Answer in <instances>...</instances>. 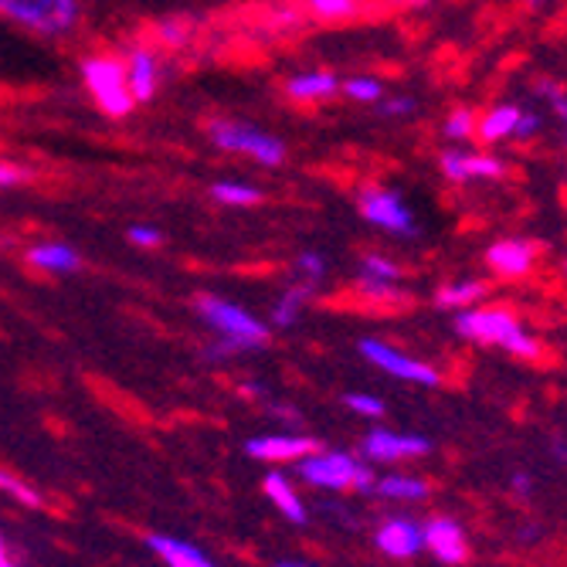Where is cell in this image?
<instances>
[{"instance_id":"5bb4252c","label":"cell","mask_w":567,"mask_h":567,"mask_svg":"<svg viewBox=\"0 0 567 567\" xmlns=\"http://www.w3.org/2000/svg\"><path fill=\"white\" fill-rule=\"evenodd\" d=\"M534 255H537V251H534V245H530V241H520V238H503V241L489 245L486 262H489V269H493V272H499V276H506V279H520V276H527V272H530Z\"/></svg>"},{"instance_id":"9c48e42d","label":"cell","mask_w":567,"mask_h":567,"mask_svg":"<svg viewBox=\"0 0 567 567\" xmlns=\"http://www.w3.org/2000/svg\"><path fill=\"white\" fill-rule=\"evenodd\" d=\"M123 65H126V82H130V92L136 102H150L161 92L164 65H161V55L153 48H146V44L130 48L123 55Z\"/></svg>"},{"instance_id":"681fc988","label":"cell","mask_w":567,"mask_h":567,"mask_svg":"<svg viewBox=\"0 0 567 567\" xmlns=\"http://www.w3.org/2000/svg\"><path fill=\"white\" fill-rule=\"evenodd\" d=\"M564 276H567V262H564Z\"/></svg>"},{"instance_id":"52a82bcc","label":"cell","mask_w":567,"mask_h":567,"mask_svg":"<svg viewBox=\"0 0 567 567\" xmlns=\"http://www.w3.org/2000/svg\"><path fill=\"white\" fill-rule=\"evenodd\" d=\"M360 357L371 360L374 368H381L384 374L398 378V381H411V384H422V388H439V371L429 368L425 360H415V357H408L401 350H394L391 343L384 340H360L357 343Z\"/></svg>"},{"instance_id":"74e56055","label":"cell","mask_w":567,"mask_h":567,"mask_svg":"<svg viewBox=\"0 0 567 567\" xmlns=\"http://www.w3.org/2000/svg\"><path fill=\"white\" fill-rule=\"evenodd\" d=\"M231 357H238V347L221 340V337H215V343L204 347V360H212V364H225V360H231Z\"/></svg>"},{"instance_id":"f35d334b","label":"cell","mask_w":567,"mask_h":567,"mask_svg":"<svg viewBox=\"0 0 567 567\" xmlns=\"http://www.w3.org/2000/svg\"><path fill=\"white\" fill-rule=\"evenodd\" d=\"M540 92L547 95V102H550V110L557 113V120L567 126V92H560L554 82H540Z\"/></svg>"},{"instance_id":"836d02e7","label":"cell","mask_w":567,"mask_h":567,"mask_svg":"<svg viewBox=\"0 0 567 567\" xmlns=\"http://www.w3.org/2000/svg\"><path fill=\"white\" fill-rule=\"evenodd\" d=\"M439 164H442V174L449 181H455V184L466 181V153H462V150H445L439 157Z\"/></svg>"},{"instance_id":"6da1fadb","label":"cell","mask_w":567,"mask_h":567,"mask_svg":"<svg viewBox=\"0 0 567 567\" xmlns=\"http://www.w3.org/2000/svg\"><path fill=\"white\" fill-rule=\"evenodd\" d=\"M0 18L34 38L65 41L82 24V0H0Z\"/></svg>"},{"instance_id":"d6986e66","label":"cell","mask_w":567,"mask_h":567,"mask_svg":"<svg viewBox=\"0 0 567 567\" xmlns=\"http://www.w3.org/2000/svg\"><path fill=\"white\" fill-rule=\"evenodd\" d=\"M337 89H340V79L333 72H302L286 82V92L296 102H320V99H330Z\"/></svg>"},{"instance_id":"7402d4cb","label":"cell","mask_w":567,"mask_h":567,"mask_svg":"<svg viewBox=\"0 0 567 567\" xmlns=\"http://www.w3.org/2000/svg\"><path fill=\"white\" fill-rule=\"evenodd\" d=\"M520 113H524V110H517V106H499V110L486 113V116L476 123V136H480L483 143H499V140L513 136V126H517Z\"/></svg>"},{"instance_id":"f6af8a7d","label":"cell","mask_w":567,"mask_h":567,"mask_svg":"<svg viewBox=\"0 0 567 567\" xmlns=\"http://www.w3.org/2000/svg\"><path fill=\"white\" fill-rule=\"evenodd\" d=\"M537 537H540V530H537V527H527V530H520V540H524V544H534Z\"/></svg>"},{"instance_id":"4fadbf2b","label":"cell","mask_w":567,"mask_h":567,"mask_svg":"<svg viewBox=\"0 0 567 567\" xmlns=\"http://www.w3.org/2000/svg\"><path fill=\"white\" fill-rule=\"evenodd\" d=\"M422 530H425V550H432L435 560H442V564H462V560L470 557V550H466V534H462V527H458L455 520L435 517V520H429Z\"/></svg>"},{"instance_id":"f546056e","label":"cell","mask_w":567,"mask_h":567,"mask_svg":"<svg viewBox=\"0 0 567 567\" xmlns=\"http://www.w3.org/2000/svg\"><path fill=\"white\" fill-rule=\"evenodd\" d=\"M496 177H503V164L496 157L466 153V181H496Z\"/></svg>"},{"instance_id":"1f68e13d","label":"cell","mask_w":567,"mask_h":567,"mask_svg":"<svg viewBox=\"0 0 567 567\" xmlns=\"http://www.w3.org/2000/svg\"><path fill=\"white\" fill-rule=\"evenodd\" d=\"M343 404L353 411V415H360V419H381L384 415V401L381 398H374V394H347L343 398Z\"/></svg>"},{"instance_id":"603a6c76","label":"cell","mask_w":567,"mask_h":567,"mask_svg":"<svg viewBox=\"0 0 567 567\" xmlns=\"http://www.w3.org/2000/svg\"><path fill=\"white\" fill-rule=\"evenodd\" d=\"M212 200L225 204V208H251V204L262 200V190L245 181H218L212 187Z\"/></svg>"},{"instance_id":"bcb514c9","label":"cell","mask_w":567,"mask_h":567,"mask_svg":"<svg viewBox=\"0 0 567 567\" xmlns=\"http://www.w3.org/2000/svg\"><path fill=\"white\" fill-rule=\"evenodd\" d=\"M11 564V554H8V544H4V537H0V567H8Z\"/></svg>"},{"instance_id":"f1b7e54d","label":"cell","mask_w":567,"mask_h":567,"mask_svg":"<svg viewBox=\"0 0 567 567\" xmlns=\"http://www.w3.org/2000/svg\"><path fill=\"white\" fill-rule=\"evenodd\" d=\"M442 133H445L449 140H455V143H466V140L476 133V116H473V110H455V113L445 120Z\"/></svg>"},{"instance_id":"44dd1931","label":"cell","mask_w":567,"mask_h":567,"mask_svg":"<svg viewBox=\"0 0 567 567\" xmlns=\"http://www.w3.org/2000/svg\"><path fill=\"white\" fill-rule=\"evenodd\" d=\"M374 493H378V496H384V499L419 503V499H425V496H429V483H425V480H419V476H398V473H391V476H381V480H378Z\"/></svg>"},{"instance_id":"ab89813d","label":"cell","mask_w":567,"mask_h":567,"mask_svg":"<svg viewBox=\"0 0 567 567\" xmlns=\"http://www.w3.org/2000/svg\"><path fill=\"white\" fill-rule=\"evenodd\" d=\"M374 486H378L374 470H371V466H364V462H360L357 480H353V489H357V493H364V496H371V493H374Z\"/></svg>"},{"instance_id":"60d3db41","label":"cell","mask_w":567,"mask_h":567,"mask_svg":"<svg viewBox=\"0 0 567 567\" xmlns=\"http://www.w3.org/2000/svg\"><path fill=\"white\" fill-rule=\"evenodd\" d=\"M537 130H540V120L534 113H520L517 126H513V136H517V140H530V136H537Z\"/></svg>"},{"instance_id":"8992f818","label":"cell","mask_w":567,"mask_h":567,"mask_svg":"<svg viewBox=\"0 0 567 567\" xmlns=\"http://www.w3.org/2000/svg\"><path fill=\"white\" fill-rule=\"evenodd\" d=\"M299 480L317 486V489H353L360 462L347 452H320L313 449L309 455L296 458Z\"/></svg>"},{"instance_id":"ffe728a7","label":"cell","mask_w":567,"mask_h":567,"mask_svg":"<svg viewBox=\"0 0 567 567\" xmlns=\"http://www.w3.org/2000/svg\"><path fill=\"white\" fill-rule=\"evenodd\" d=\"M486 292H489V286L480 282V279L449 282V286H442L435 292V306H442V309H466V306H476Z\"/></svg>"},{"instance_id":"4dcf8cb0","label":"cell","mask_w":567,"mask_h":567,"mask_svg":"<svg viewBox=\"0 0 567 567\" xmlns=\"http://www.w3.org/2000/svg\"><path fill=\"white\" fill-rule=\"evenodd\" d=\"M343 92L353 99V102H381L384 99V89L378 79H368V75H357L350 82H343Z\"/></svg>"},{"instance_id":"c3c4849f","label":"cell","mask_w":567,"mask_h":567,"mask_svg":"<svg viewBox=\"0 0 567 567\" xmlns=\"http://www.w3.org/2000/svg\"><path fill=\"white\" fill-rule=\"evenodd\" d=\"M527 4H530V8H534V4H540V0H527Z\"/></svg>"},{"instance_id":"e575fe53","label":"cell","mask_w":567,"mask_h":567,"mask_svg":"<svg viewBox=\"0 0 567 567\" xmlns=\"http://www.w3.org/2000/svg\"><path fill=\"white\" fill-rule=\"evenodd\" d=\"M126 238L136 245V248H161L164 245V231L161 228H153V225H133L126 231Z\"/></svg>"},{"instance_id":"cb8c5ba5","label":"cell","mask_w":567,"mask_h":567,"mask_svg":"<svg viewBox=\"0 0 567 567\" xmlns=\"http://www.w3.org/2000/svg\"><path fill=\"white\" fill-rule=\"evenodd\" d=\"M357 292L371 299V302H404L408 292L398 289V282H388V279H368V276H360L357 279Z\"/></svg>"},{"instance_id":"30bf717a","label":"cell","mask_w":567,"mask_h":567,"mask_svg":"<svg viewBox=\"0 0 567 567\" xmlns=\"http://www.w3.org/2000/svg\"><path fill=\"white\" fill-rule=\"evenodd\" d=\"M432 442L422 435H401V432H388V429H374L364 439V455L371 462H401V458H422L429 455Z\"/></svg>"},{"instance_id":"d6a6232c","label":"cell","mask_w":567,"mask_h":567,"mask_svg":"<svg viewBox=\"0 0 567 567\" xmlns=\"http://www.w3.org/2000/svg\"><path fill=\"white\" fill-rule=\"evenodd\" d=\"M296 272H299L306 282H320V279L327 276V259H323L320 251H299Z\"/></svg>"},{"instance_id":"83f0119b","label":"cell","mask_w":567,"mask_h":567,"mask_svg":"<svg viewBox=\"0 0 567 567\" xmlns=\"http://www.w3.org/2000/svg\"><path fill=\"white\" fill-rule=\"evenodd\" d=\"M0 493H8V496H14L18 503H28V506H41V503H44L41 493H38L34 486H28L24 480H18V476L8 473V470H0Z\"/></svg>"},{"instance_id":"e0dca14e","label":"cell","mask_w":567,"mask_h":567,"mask_svg":"<svg viewBox=\"0 0 567 567\" xmlns=\"http://www.w3.org/2000/svg\"><path fill=\"white\" fill-rule=\"evenodd\" d=\"M313 292H317V282H306V279L296 282V286H289L279 296V302L272 306V327L276 330H292L299 323V317H302L306 302L313 299Z\"/></svg>"},{"instance_id":"b9f144b4","label":"cell","mask_w":567,"mask_h":567,"mask_svg":"<svg viewBox=\"0 0 567 567\" xmlns=\"http://www.w3.org/2000/svg\"><path fill=\"white\" fill-rule=\"evenodd\" d=\"M513 493L530 496V493H534V480H530L527 473H517V476H513Z\"/></svg>"},{"instance_id":"3957f363","label":"cell","mask_w":567,"mask_h":567,"mask_svg":"<svg viewBox=\"0 0 567 567\" xmlns=\"http://www.w3.org/2000/svg\"><path fill=\"white\" fill-rule=\"evenodd\" d=\"M194 309H197V317L212 327V333L235 343L238 353L262 350L269 343V337H272V330L259 317L248 313L245 306H238V302H231L225 296H197Z\"/></svg>"},{"instance_id":"484cf974","label":"cell","mask_w":567,"mask_h":567,"mask_svg":"<svg viewBox=\"0 0 567 567\" xmlns=\"http://www.w3.org/2000/svg\"><path fill=\"white\" fill-rule=\"evenodd\" d=\"M190 38H194V28L184 18H167L157 24V41L164 48H184V44H190Z\"/></svg>"},{"instance_id":"7a4b0ae2","label":"cell","mask_w":567,"mask_h":567,"mask_svg":"<svg viewBox=\"0 0 567 567\" xmlns=\"http://www.w3.org/2000/svg\"><path fill=\"white\" fill-rule=\"evenodd\" d=\"M455 330H458V337L476 340V343H496L524 360L540 357V343L520 327L517 317L506 313V309H470L466 306L455 317Z\"/></svg>"},{"instance_id":"ee69618b","label":"cell","mask_w":567,"mask_h":567,"mask_svg":"<svg viewBox=\"0 0 567 567\" xmlns=\"http://www.w3.org/2000/svg\"><path fill=\"white\" fill-rule=\"evenodd\" d=\"M554 455H557V462H564V466H567V442L564 439L554 442Z\"/></svg>"},{"instance_id":"8d00e7d4","label":"cell","mask_w":567,"mask_h":567,"mask_svg":"<svg viewBox=\"0 0 567 567\" xmlns=\"http://www.w3.org/2000/svg\"><path fill=\"white\" fill-rule=\"evenodd\" d=\"M419 110V102L415 99H408V95H398V99H381V116H408V113H415Z\"/></svg>"},{"instance_id":"8fae6325","label":"cell","mask_w":567,"mask_h":567,"mask_svg":"<svg viewBox=\"0 0 567 567\" xmlns=\"http://www.w3.org/2000/svg\"><path fill=\"white\" fill-rule=\"evenodd\" d=\"M313 449H320L317 439L306 435H289V432H272V435H255L245 442V452L259 462H296L302 455H309Z\"/></svg>"},{"instance_id":"ac0fdd59","label":"cell","mask_w":567,"mask_h":567,"mask_svg":"<svg viewBox=\"0 0 567 567\" xmlns=\"http://www.w3.org/2000/svg\"><path fill=\"white\" fill-rule=\"evenodd\" d=\"M262 489H266V496L272 499V506L282 513V517H286L289 524H296V527L306 524V506H302L299 493L292 489V483H289L282 473H269L266 483H262Z\"/></svg>"},{"instance_id":"7bdbcfd3","label":"cell","mask_w":567,"mask_h":567,"mask_svg":"<svg viewBox=\"0 0 567 567\" xmlns=\"http://www.w3.org/2000/svg\"><path fill=\"white\" fill-rule=\"evenodd\" d=\"M269 411H276V419H282V422H299L302 415L296 408H289V404H269Z\"/></svg>"},{"instance_id":"d4e9b609","label":"cell","mask_w":567,"mask_h":567,"mask_svg":"<svg viewBox=\"0 0 567 567\" xmlns=\"http://www.w3.org/2000/svg\"><path fill=\"white\" fill-rule=\"evenodd\" d=\"M306 4L323 21H343L360 11V0H306Z\"/></svg>"},{"instance_id":"2e32d148","label":"cell","mask_w":567,"mask_h":567,"mask_svg":"<svg viewBox=\"0 0 567 567\" xmlns=\"http://www.w3.org/2000/svg\"><path fill=\"white\" fill-rule=\"evenodd\" d=\"M146 547L157 554L164 564L171 567H212V557L204 554L197 544L184 540V537H171V534H150Z\"/></svg>"},{"instance_id":"7c38bea8","label":"cell","mask_w":567,"mask_h":567,"mask_svg":"<svg viewBox=\"0 0 567 567\" xmlns=\"http://www.w3.org/2000/svg\"><path fill=\"white\" fill-rule=\"evenodd\" d=\"M378 550L388 557H415L425 550V530L411 517H394L378 530Z\"/></svg>"},{"instance_id":"4316f807","label":"cell","mask_w":567,"mask_h":567,"mask_svg":"<svg viewBox=\"0 0 567 567\" xmlns=\"http://www.w3.org/2000/svg\"><path fill=\"white\" fill-rule=\"evenodd\" d=\"M360 276L368 279H388V282H401V266L384 259V255H364V262H360Z\"/></svg>"},{"instance_id":"d590c367","label":"cell","mask_w":567,"mask_h":567,"mask_svg":"<svg viewBox=\"0 0 567 567\" xmlns=\"http://www.w3.org/2000/svg\"><path fill=\"white\" fill-rule=\"evenodd\" d=\"M34 171L31 167H21V164H8V161H0V187H18L24 181H31Z\"/></svg>"},{"instance_id":"9a60e30c","label":"cell","mask_w":567,"mask_h":567,"mask_svg":"<svg viewBox=\"0 0 567 567\" xmlns=\"http://www.w3.org/2000/svg\"><path fill=\"white\" fill-rule=\"evenodd\" d=\"M24 259L31 269L44 272V276H72L82 269V259H79V251L62 245V241H41V245H31L24 251Z\"/></svg>"},{"instance_id":"ba28073f","label":"cell","mask_w":567,"mask_h":567,"mask_svg":"<svg viewBox=\"0 0 567 567\" xmlns=\"http://www.w3.org/2000/svg\"><path fill=\"white\" fill-rule=\"evenodd\" d=\"M360 215H364L371 225L391 231V235H415V218L404 208V200L394 190L384 187H364L360 190Z\"/></svg>"},{"instance_id":"5b68a950","label":"cell","mask_w":567,"mask_h":567,"mask_svg":"<svg viewBox=\"0 0 567 567\" xmlns=\"http://www.w3.org/2000/svg\"><path fill=\"white\" fill-rule=\"evenodd\" d=\"M208 136L218 150L225 153H238V157H248L259 167H282L286 164V143L272 133H262L248 123H235V120H212L208 123Z\"/></svg>"},{"instance_id":"277c9868","label":"cell","mask_w":567,"mask_h":567,"mask_svg":"<svg viewBox=\"0 0 567 567\" xmlns=\"http://www.w3.org/2000/svg\"><path fill=\"white\" fill-rule=\"evenodd\" d=\"M82 82L102 116L123 120L133 113L136 99L126 82V65L120 55H89L82 59Z\"/></svg>"},{"instance_id":"7dc6e473","label":"cell","mask_w":567,"mask_h":567,"mask_svg":"<svg viewBox=\"0 0 567 567\" xmlns=\"http://www.w3.org/2000/svg\"><path fill=\"white\" fill-rule=\"evenodd\" d=\"M404 4H408V8H429L432 0H404Z\"/></svg>"}]
</instances>
